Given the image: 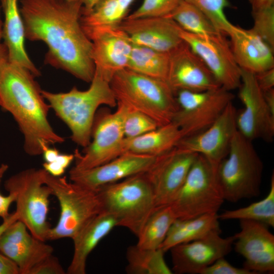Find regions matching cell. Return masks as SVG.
<instances>
[{"mask_svg": "<svg viewBox=\"0 0 274 274\" xmlns=\"http://www.w3.org/2000/svg\"><path fill=\"white\" fill-rule=\"evenodd\" d=\"M25 38L48 47L45 62L91 82L95 65L92 44L80 24L82 2L68 0H19Z\"/></svg>", "mask_w": 274, "mask_h": 274, "instance_id": "cell-1", "label": "cell"}, {"mask_svg": "<svg viewBox=\"0 0 274 274\" xmlns=\"http://www.w3.org/2000/svg\"><path fill=\"white\" fill-rule=\"evenodd\" d=\"M35 76L26 68L9 62L0 71V106L10 112L24 136V149L31 156L43 147L64 141L51 127L49 109Z\"/></svg>", "mask_w": 274, "mask_h": 274, "instance_id": "cell-2", "label": "cell"}, {"mask_svg": "<svg viewBox=\"0 0 274 274\" xmlns=\"http://www.w3.org/2000/svg\"><path fill=\"white\" fill-rule=\"evenodd\" d=\"M89 88L80 90L74 87L70 91L53 93L42 90V94L56 115L68 126L71 139L84 148L91 141L95 115L101 105L117 106V102L110 81L95 70Z\"/></svg>", "mask_w": 274, "mask_h": 274, "instance_id": "cell-3", "label": "cell"}, {"mask_svg": "<svg viewBox=\"0 0 274 274\" xmlns=\"http://www.w3.org/2000/svg\"><path fill=\"white\" fill-rule=\"evenodd\" d=\"M110 85L117 102L148 115L159 126L172 122L179 109L165 81L124 68L115 73Z\"/></svg>", "mask_w": 274, "mask_h": 274, "instance_id": "cell-4", "label": "cell"}, {"mask_svg": "<svg viewBox=\"0 0 274 274\" xmlns=\"http://www.w3.org/2000/svg\"><path fill=\"white\" fill-rule=\"evenodd\" d=\"M96 191L101 212L113 216L118 226L127 228L136 237L157 207L145 173L104 185Z\"/></svg>", "mask_w": 274, "mask_h": 274, "instance_id": "cell-5", "label": "cell"}, {"mask_svg": "<svg viewBox=\"0 0 274 274\" xmlns=\"http://www.w3.org/2000/svg\"><path fill=\"white\" fill-rule=\"evenodd\" d=\"M263 169V162L252 142L237 130L227 155L217 168L218 181L224 200L236 202L258 196Z\"/></svg>", "mask_w": 274, "mask_h": 274, "instance_id": "cell-6", "label": "cell"}, {"mask_svg": "<svg viewBox=\"0 0 274 274\" xmlns=\"http://www.w3.org/2000/svg\"><path fill=\"white\" fill-rule=\"evenodd\" d=\"M43 179L56 197L60 208L58 221L55 226L50 228L47 240L65 237L73 239L101 212L96 191L68 182L65 177L53 176L45 170Z\"/></svg>", "mask_w": 274, "mask_h": 274, "instance_id": "cell-7", "label": "cell"}, {"mask_svg": "<svg viewBox=\"0 0 274 274\" xmlns=\"http://www.w3.org/2000/svg\"><path fill=\"white\" fill-rule=\"evenodd\" d=\"M218 164L198 154L176 197L169 204L177 219L217 213L225 201L219 186Z\"/></svg>", "mask_w": 274, "mask_h": 274, "instance_id": "cell-8", "label": "cell"}, {"mask_svg": "<svg viewBox=\"0 0 274 274\" xmlns=\"http://www.w3.org/2000/svg\"><path fill=\"white\" fill-rule=\"evenodd\" d=\"M45 169L29 168L19 172L5 182V189L15 196V212L35 238L47 241L51 228L47 222L51 189L44 183Z\"/></svg>", "mask_w": 274, "mask_h": 274, "instance_id": "cell-9", "label": "cell"}, {"mask_svg": "<svg viewBox=\"0 0 274 274\" xmlns=\"http://www.w3.org/2000/svg\"><path fill=\"white\" fill-rule=\"evenodd\" d=\"M114 112L97 111L93 122L92 141L82 153L76 150L74 167L79 170L91 168L107 163L120 156V148L125 138L123 122L127 107L117 102Z\"/></svg>", "mask_w": 274, "mask_h": 274, "instance_id": "cell-10", "label": "cell"}, {"mask_svg": "<svg viewBox=\"0 0 274 274\" xmlns=\"http://www.w3.org/2000/svg\"><path fill=\"white\" fill-rule=\"evenodd\" d=\"M175 95L179 109L172 122L178 126L183 138L206 129L234 98L230 91L222 87L203 91L181 90Z\"/></svg>", "mask_w": 274, "mask_h": 274, "instance_id": "cell-11", "label": "cell"}, {"mask_svg": "<svg viewBox=\"0 0 274 274\" xmlns=\"http://www.w3.org/2000/svg\"><path fill=\"white\" fill-rule=\"evenodd\" d=\"M179 35L203 60L221 87L228 91L239 87L241 69L235 60L226 35L212 37L196 35L180 27Z\"/></svg>", "mask_w": 274, "mask_h": 274, "instance_id": "cell-12", "label": "cell"}, {"mask_svg": "<svg viewBox=\"0 0 274 274\" xmlns=\"http://www.w3.org/2000/svg\"><path fill=\"white\" fill-rule=\"evenodd\" d=\"M238 96L244 108L237 112V131L248 140L271 142L274 136V115L269 110L255 74L241 69Z\"/></svg>", "mask_w": 274, "mask_h": 274, "instance_id": "cell-13", "label": "cell"}, {"mask_svg": "<svg viewBox=\"0 0 274 274\" xmlns=\"http://www.w3.org/2000/svg\"><path fill=\"white\" fill-rule=\"evenodd\" d=\"M198 154L178 147L157 156L145 174L156 207L169 205L182 186Z\"/></svg>", "mask_w": 274, "mask_h": 274, "instance_id": "cell-14", "label": "cell"}, {"mask_svg": "<svg viewBox=\"0 0 274 274\" xmlns=\"http://www.w3.org/2000/svg\"><path fill=\"white\" fill-rule=\"evenodd\" d=\"M82 28L92 44L95 71L111 81L116 73L126 67L133 43L119 26Z\"/></svg>", "mask_w": 274, "mask_h": 274, "instance_id": "cell-15", "label": "cell"}, {"mask_svg": "<svg viewBox=\"0 0 274 274\" xmlns=\"http://www.w3.org/2000/svg\"><path fill=\"white\" fill-rule=\"evenodd\" d=\"M221 230L215 231L199 239L172 247L173 272L200 274L207 267L224 257L231 251L234 235L222 237Z\"/></svg>", "mask_w": 274, "mask_h": 274, "instance_id": "cell-16", "label": "cell"}, {"mask_svg": "<svg viewBox=\"0 0 274 274\" xmlns=\"http://www.w3.org/2000/svg\"><path fill=\"white\" fill-rule=\"evenodd\" d=\"M166 82L175 94L181 90L203 91L221 87L203 60L184 41L169 53Z\"/></svg>", "mask_w": 274, "mask_h": 274, "instance_id": "cell-17", "label": "cell"}, {"mask_svg": "<svg viewBox=\"0 0 274 274\" xmlns=\"http://www.w3.org/2000/svg\"><path fill=\"white\" fill-rule=\"evenodd\" d=\"M235 234L236 252L245 259L243 267L254 274L274 271V235L268 226L257 221L240 220Z\"/></svg>", "mask_w": 274, "mask_h": 274, "instance_id": "cell-18", "label": "cell"}, {"mask_svg": "<svg viewBox=\"0 0 274 274\" xmlns=\"http://www.w3.org/2000/svg\"><path fill=\"white\" fill-rule=\"evenodd\" d=\"M236 113L232 101L230 102L209 127L196 134L183 138L177 147L202 155L218 164L227 155L237 131Z\"/></svg>", "mask_w": 274, "mask_h": 274, "instance_id": "cell-19", "label": "cell"}, {"mask_svg": "<svg viewBox=\"0 0 274 274\" xmlns=\"http://www.w3.org/2000/svg\"><path fill=\"white\" fill-rule=\"evenodd\" d=\"M156 157L125 153L91 168L79 170L73 167L69 172L70 179L83 188L96 191L104 185L146 172Z\"/></svg>", "mask_w": 274, "mask_h": 274, "instance_id": "cell-20", "label": "cell"}, {"mask_svg": "<svg viewBox=\"0 0 274 274\" xmlns=\"http://www.w3.org/2000/svg\"><path fill=\"white\" fill-rule=\"evenodd\" d=\"M118 26L132 43L162 52L169 53L183 42L180 26L167 17L125 19Z\"/></svg>", "mask_w": 274, "mask_h": 274, "instance_id": "cell-21", "label": "cell"}, {"mask_svg": "<svg viewBox=\"0 0 274 274\" xmlns=\"http://www.w3.org/2000/svg\"><path fill=\"white\" fill-rule=\"evenodd\" d=\"M227 36L241 69L256 74L274 67V50L251 29L232 24Z\"/></svg>", "mask_w": 274, "mask_h": 274, "instance_id": "cell-22", "label": "cell"}, {"mask_svg": "<svg viewBox=\"0 0 274 274\" xmlns=\"http://www.w3.org/2000/svg\"><path fill=\"white\" fill-rule=\"evenodd\" d=\"M4 14L3 39L7 47L9 62L21 65L35 76L39 70L28 57L24 47V29L18 6L19 0H0Z\"/></svg>", "mask_w": 274, "mask_h": 274, "instance_id": "cell-23", "label": "cell"}, {"mask_svg": "<svg viewBox=\"0 0 274 274\" xmlns=\"http://www.w3.org/2000/svg\"><path fill=\"white\" fill-rule=\"evenodd\" d=\"M116 226L115 218L101 212L91 220L73 239L74 250L68 274H85L87 258L99 242Z\"/></svg>", "mask_w": 274, "mask_h": 274, "instance_id": "cell-24", "label": "cell"}, {"mask_svg": "<svg viewBox=\"0 0 274 274\" xmlns=\"http://www.w3.org/2000/svg\"><path fill=\"white\" fill-rule=\"evenodd\" d=\"M183 138L178 126L173 122L133 138H124L120 155L125 153L157 156L177 147Z\"/></svg>", "mask_w": 274, "mask_h": 274, "instance_id": "cell-25", "label": "cell"}, {"mask_svg": "<svg viewBox=\"0 0 274 274\" xmlns=\"http://www.w3.org/2000/svg\"><path fill=\"white\" fill-rule=\"evenodd\" d=\"M219 220L218 213H216L191 219H177L160 248L165 253L177 245L193 241L215 231L221 230Z\"/></svg>", "mask_w": 274, "mask_h": 274, "instance_id": "cell-26", "label": "cell"}, {"mask_svg": "<svg viewBox=\"0 0 274 274\" xmlns=\"http://www.w3.org/2000/svg\"><path fill=\"white\" fill-rule=\"evenodd\" d=\"M53 247L36 238L29 242L12 243L0 239V252L14 261L20 274L30 270L42 260L52 254Z\"/></svg>", "mask_w": 274, "mask_h": 274, "instance_id": "cell-27", "label": "cell"}, {"mask_svg": "<svg viewBox=\"0 0 274 274\" xmlns=\"http://www.w3.org/2000/svg\"><path fill=\"white\" fill-rule=\"evenodd\" d=\"M169 53L133 43L126 68L152 78L166 81Z\"/></svg>", "mask_w": 274, "mask_h": 274, "instance_id": "cell-28", "label": "cell"}, {"mask_svg": "<svg viewBox=\"0 0 274 274\" xmlns=\"http://www.w3.org/2000/svg\"><path fill=\"white\" fill-rule=\"evenodd\" d=\"M177 218L169 205L157 207L137 236L136 246L147 249L160 248Z\"/></svg>", "mask_w": 274, "mask_h": 274, "instance_id": "cell-29", "label": "cell"}, {"mask_svg": "<svg viewBox=\"0 0 274 274\" xmlns=\"http://www.w3.org/2000/svg\"><path fill=\"white\" fill-rule=\"evenodd\" d=\"M136 0H100L80 18L82 27L118 26L128 16L131 5Z\"/></svg>", "mask_w": 274, "mask_h": 274, "instance_id": "cell-30", "label": "cell"}, {"mask_svg": "<svg viewBox=\"0 0 274 274\" xmlns=\"http://www.w3.org/2000/svg\"><path fill=\"white\" fill-rule=\"evenodd\" d=\"M164 252L160 249H147L136 245L127 248V264L125 270L129 274H172L167 265Z\"/></svg>", "mask_w": 274, "mask_h": 274, "instance_id": "cell-31", "label": "cell"}, {"mask_svg": "<svg viewBox=\"0 0 274 274\" xmlns=\"http://www.w3.org/2000/svg\"><path fill=\"white\" fill-rule=\"evenodd\" d=\"M167 17L183 30L196 35L212 37L224 34L202 11L185 0Z\"/></svg>", "mask_w": 274, "mask_h": 274, "instance_id": "cell-32", "label": "cell"}, {"mask_svg": "<svg viewBox=\"0 0 274 274\" xmlns=\"http://www.w3.org/2000/svg\"><path fill=\"white\" fill-rule=\"evenodd\" d=\"M219 220H249L274 227V175L270 179V189L263 199L241 208L226 210L218 214Z\"/></svg>", "mask_w": 274, "mask_h": 274, "instance_id": "cell-33", "label": "cell"}, {"mask_svg": "<svg viewBox=\"0 0 274 274\" xmlns=\"http://www.w3.org/2000/svg\"><path fill=\"white\" fill-rule=\"evenodd\" d=\"M192 4L202 11L223 33H227L232 25L224 12L229 7L228 0H185Z\"/></svg>", "mask_w": 274, "mask_h": 274, "instance_id": "cell-34", "label": "cell"}, {"mask_svg": "<svg viewBox=\"0 0 274 274\" xmlns=\"http://www.w3.org/2000/svg\"><path fill=\"white\" fill-rule=\"evenodd\" d=\"M159 127L156 122L148 115L127 107L123 127L125 138H133Z\"/></svg>", "mask_w": 274, "mask_h": 274, "instance_id": "cell-35", "label": "cell"}, {"mask_svg": "<svg viewBox=\"0 0 274 274\" xmlns=\"http://www.w3.org/2000/svg\"><path fill=\"white\" fill-rule=\"evenodd\" d=\"M182 0H144L142 5L125 19L168 17Z\"/></svg>", "mask_w": 274, "mask_h": 274, "instance_id": "cell-36", "label": "cell"}, {"mask_svg": "<svg viewBox=\"0 0 274 274\" xmlns=\"http://www.w3.org/2000/svg\"><path fill=\"white\" fill-rule=\"evenodd\" d=\"M252 31L274 50V6L252 11Z\"/></svg>", "mask_w": 274, "mask_h": 274, "instance_id": "cell-37", "label": "cell"}, {"mask_svg": "<svg viewBox=\"0 0 274 274\" xmlns=\"http://www.w3.org/2000/svg\"><path fill=\"white\" fill-rule=\"evenodd\" d=\"M200 274H254L244 267H237L230 264L224 257L216 260L205 268Z\"/></svg>", "mask_w": 274, "mask_h": 274, "instance_id": "cell-38", "label": "cell"}, {"mask_svg": "<svg viewBox=\"0 0 274 274\" xmlns=\"http://www.w3.org/2000/svg\"><path fill=\"white\" fill-rule=\"evenodd\" d=\"M65 271L58 259L52 255L36 264L29 274H64Z\"/></svg>", "mask_w": 274, "mask_h": 274, "instance_id": "cell-39", "label": "cell"}, {"mask_svg": "<svg viewBox=\"0 0 274 274\" xmlns=\"http://www.w3.org/2000/svg\"><path fill=\"white\" fill-rule=\"evenodd\" d=\"M8 167V165L6 164L3 163L0 165V184L2 179ZM15 196L13 193H9L8 195L3 196L0 193V217L2 218L3 220L9 216V208L11 204L15 202Z\"/></svg>", "mask_w": 274, "mask_h": 274, "instance_id": "cell-40", "label": "cell"}, {"mask_svg": "<svg viewBox=\"0 0 274 274\" xmlns=\"http://www.w3.org/2000/svg\"><path fill=\"white\" fill-rule=\"evenodd\" d=\"M258 86L262 91L273 88L274 67L255 74Z\"/></svg>", "mask_w": 274, "mask_h": 274, "instance_id": "cell-41", "label": "cell"}, {"mask_svg": "<svg viewBox=\"0 0 274 274\" xmlns=\"http://www.w3.org/2000/svg\"><path fill=\"white\" fill-rule=\"evenodd\" d=\"M0 274H20L16 263L0 252Z\"/></svg>", "mask_w": 274, "mask_h": 274, "instance_id": "cell-42", "label": "cell"}, {"mask_svg": "<svg viewBox=\"0 0 274 274\" xmlns=\"http://www.w3.org/2000/svg\"><path fill=\"white\" fill-rule=\"evenodd\" d=\"M59 152L55 148H50L49 146H45L43 148L42 154L45 162L54 161L59 154Z\"/></svg>", "mask_w": 274, "mask_h": 274, "instance_id": "cell-43", "label": "cell"}, {"mask_svg": "<svg viewBox=\"0 0 274 274\" xmlns=\"http://www.w3.org/2000/svg\"><path fill=\"white\" fill-rule=\"evenodd\" d=\"M252 7V11L274 6V0H249Z\"/></svg>", "mask_w": 274, "mask_h": 274, "instance_id": "cell-44", "label": "cell"}, {"mask_svg": "<svg viewBox=\"0 0 274 274\" xmlns=\"http://www.w3.org/2000/svg\"><path fill=\"white\" fill-rule=\"evenodd\" d=\"M265 102L270 112L274 115V88L262 91Z\"/></svg>", "mask_w": 274, "mask_h": 274, "instance_id": "cell-45", "label": "cell"}, {"mask_svg": "<svg viewBox=\"0 0 274 274\" xmlns=\"http://www.w3.org/2000/svg\"><path fill=\"white\" fill-rule=\"evenodd\" d=\"M9 62V52L4 43H0V71Z\"/></svg>", "mask_w": 274, "mask_h": 274, "instance_id": "cell-46", "label": "cell"}, {"mask_svg": "<svg viewBox=\"0 0 274 274\" xmlns=\"http://www.w3.org/2000/svg\"><path fill=\"white\" fill-rule=\"evenodd\" d=\"M18 220V216L15 212L12 214H10L7 218L4 219L3 222L0 225V237L7 227Z\"/></svg>", "mask_w": 274, "mask_h": 274, "instance_id": "cell-47", "label": "cell"}, {"mask_svg": "<svg viewBox=\"0 0 274 274\" xmlns=\"http://www.w3.org/2000/svg\"><path fill=\"white\" fill-rule=\"evenodd\" d=\"M100 0H82V15L89 12Z\"/></svg>", "mask_w": 274, "mask_h": 274, "instance_id": "cell-48", "label": "cell"}, {"mask_svg": "<svg viewBox=\"0 0 274 274\" xmlns=\"http://www.w3.org/2000/svg\"><path fill=\"white\" fill-rule=\"evenodd\" d=\"M3 23L2 21V20L1 19V16H0V42L1 40L3 39Z\"/></svg>", "mask_w": 274, "mask_h": 274, "instance_id": "cell-49", "label": "cell"}, {"mask_svg": "<svg viewBox=\"0 0 274 274\" xmlns=\"http://www.w3.org/2000/svg\"><path fill=\"white\" fill-rule=\"evenodd\" d=\"M68 1H81L82 2V0H68Z\"/></svg>", "mask_w": 274, "mask_h": 274, "instance_id": "cell-50", "label": "cell"}, {"mask_svg": "<svg viewBox=\"0 0 274 274\" xmlns=\"http://www.w3.org/2000/svg\"><path fill=\"white\" fill-rule=\"evenodd\" d=\"M0 105H1V102H0Z\"/></svg>", "mask_w": 274, "mask_h": 274, "instance_id": "cell-51", "label": "cell"}]
</instances>
